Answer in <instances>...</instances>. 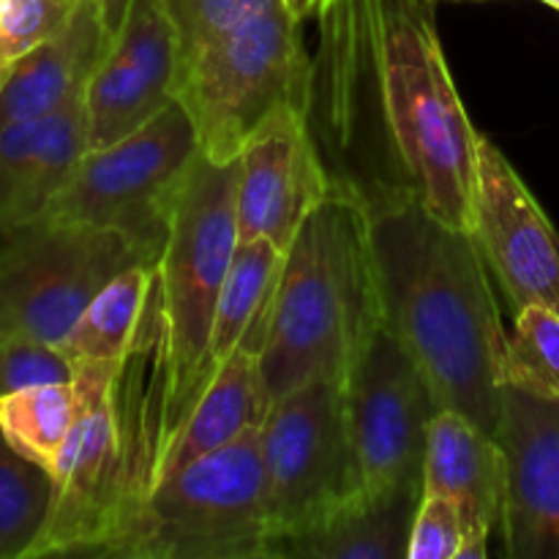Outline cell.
I'll use <instances>...</instances> for the list:
<instances>
[{
	"instance_id": "23",
	"label": "cell",
	"mask_w": 559,
	"mask_h": 559,
	"mask_svg": "<svg viewBox=\"0 0 559 559\" xmlns=\"http://www.w3.org/2000/svg\"><path fill=\"white\" fill-rule=\"evenodd\" d=\"M76 418V388L71 382L22 388L0 396V431L14 451L52 473Z\"/></svg>"
},
{
	"instance_id": "25",
	"label": "cell",
	"mask_w": 559,
	"mask_h": 559,
	"mask_svg": "<svg viewBox=\"0 0 559 559\" xmlns=\"http://www.w3.org/2000/svg\"><path fill=\"white\" fill-rule=\"evenodd\" d=\"M506 385L559 399V311L530 304L516 311L502 364Z\"/></svg>"
},
{
	"instance_id": "32",
	"label": "cell",
	"mask_w": 559,
	"mask_h": 559,
	"mask_svg": "<svg viewBox=\"0 0 559 559\" xmlns=\"http://www.w3.org/2000/svg\"><path fill=\"white\" fill-rule=\"evenodd\" d=\"M546 5H551V9H557L559 11V0H544Z\"/></svg>"
},
{
	"instance_id": "1",
	"label": "cell",
	"mask_w": 559,
	"mask_h": 559,
	"mask_svg": "<svg viewBox=\"0 0 559 559\" xmlns=\"http://www.w3.org/2000/svg\"><path fill=\"white\" fill-rule=\"evenodd\" d=\"M309 123L333 183L420 202L473 233L480 131L459 96L435 0H328Z\"/></svg>"
},
{
	"instance_id": "29",
	"label": "cell",
	"mask_w": 559,
	"mask_h": 559,
	"mask_svg": "<svg viewBox=\"0 0 559 559\" xmlns=\"http://www.w3.org/2000/svg\"><path fill=\"white\" fill-rule=\"evenodd\" d=\"M464 540L467 530L456 502L424 495L409 533L407 559H462Z\"/></svg>"
},
{
	"instance_id": "3",
	"label": "cell",
	"mask_w": 559,
	"mask_h": 559,
	"mask_svg": "<svg viewBox=\"0 0 559 559\" xmlns=\"http://www.w3.org/2000/svg\"><path fill=\"white\" fill-rule=\"evenodd\" d=\"M382 317L366 202L333 183L284 257L276 311L262 353L267 396L314 380H347Z\"/></svg>"
},
{
	"instance_id": "17",
	"label": "cell",
	"mask_w": 559,
	"mask_h": 559,
	"mask_svg": "<svg viewBox=\"0 0 559 559\" xmlns=\"http://www.w3.org/2000/svg\"><path fill=\"white\" fill-rule=\"evenodd\" d=\"M85 151L82 96L47 118L0 131V233L36 222Z\"/></svg>"
},
{
	"instance_id": "21",
	"label": "cell",
	"mask_w": 559,
	"mask_h": 559,
	"mask_svg": "<svg viewBox=\"0 0 559 559\" xmlns=\"http://www.w3.org/2000/svg\"><path fill=\"white\" fill-rule=\"evenodd\" d=\"M267 409H271V396H267L260 358L251 353H235L218 366L213 380L186 415L164 459L162 478L205 453L240 440L249 431L262 429Z\"/></svg>"
},
{
	"instance_id": "6",
	"label": "cell",
	"mask_w": 559,
	"mask_h": 559,
	"mask_svg": "<svg viewBox=\"0 0 559 559\" xmlns=\"http://www.w3.org/2000/svg\"><path fill=\"white\" fill-rule=\"evenodd\" d=\"M175 98L194 120L200 151L235 162L278 109L309 112L311 55L300 22L276 3L207 41L178 69Z\"/></svg>"
},
{
	"instance_id": "28",
	"label": "cell",
	"mask_w": 559,
	"mask_h": 559,
	"mask_svg": "<svg viewBox=\"0 0 559 559\" xmlns=\"http://www.w3.org/2000/svg\"><path fill=\"white\" fill-rule=\"evenodd\" d=\"M74 380V364L55 344L0 331V396L33 385Z\"/></svg>"
},
{
	"instance_id": "30",
	"label": "cell",
	"mask_w": 559,
	"mask_h": 559,
	"mask_svg": "<svg viewBox=\"0 0 559 559\" xmlns=\"http://www.w3.org/2000/svg\"><path fill=\"white\" fill-rule=\"evenodd\" d=\"M129 3L131 0H96L98 14H102V22L109 36H115L120 31V25L126 20V11H129Z\"/></svg>"
},
{
	"instance_id": "26",
	"label": "cell",
	"mask_w": 559,
	"mask_h": 559,
	"mask_svg": "<svg viewBox=\"0 0 559 559\" xmlns=\"http://www.w3.org/2000/svg\"><path fill=\"white\" fill-rule=\"evenodd\" d=\"M282 0H164L178 36V69L213 38L224 36L240 22L273 9Z\"/></svg>"
},
{
	"instance_id": "5",
	"label": "cell",
	"mask_w": 559,
	"mask_h": 559,
	"mask_svg": "<svg viewBox=\"0 0 559 559\" xmlns=\"http://www.w3.org/2000/svg\"><path fill=\"white\" fill-rule=\"evenodd\" d=\"M260 429L164 475L96 557L271 559Z\"/></svg>"
},
{
	"instance_id": "2",
	"label": "cell",
	"mask_w": 559,
	"mask_h": 559,
	"mask_svg": "<svg viewBox=\"0 0 559 559\" xmlns=\"http://www.w3.org/2000/svg\"><path fill=\"white\" fill-rule=\"evenodd\" d=\"M366 211L385 325L413 355L437 407L497 437L508 331L478 240L407 197L366 202Z\"/></svg>"
},
{
	"instance_id": "13",
	"label": "cell",
	"mask_w": 559,
	"mask_h": 559,
	"mask_svg": "<svg viewBox=\"0 0 559 559\" xmlns=\"http://www.w3.org/2000/svg\"><path fill=\"white\" fill-rule=\"evenodd\" d=\"M331 186L309 112L278 109L238 156L235 213L240 240H271L287 251Z\"/></svg>"
},
{
	"instance_id": "11",
	"label": "cell",
	"mask_w": 559,
	"mask_h": 559,
	"mask_svg": "<svg viewBox=\"0 0 559 559\" xmlns=\"http://www.w3.org/2000/svg\"><path fill=\"white\" fill-rule=\"evenodd\" d=\"M358 491L424 489L426 440L440 413L429 382L380 322L344 380Z\"/></svg>"
},
{
	"instance_id": "27",
	"label": "cell",
	"mask_w": 559,
	"mask_h": 559,
	"mask_svg": "<svg viewBox=\"0 0 559 559\" xmlns=\"http://www.w3.org/2000/svg\"><path fill=\"white\" fill-rule=\"evenodd\" d=\"M80 0H0V76L74 16Z\"/></svg>"
},
{
	"instance_id": "8",
	"label": "cell",
	"mask_w": 559,
	"mask_h": 559,
	"mask_svg": "<svg viewBox=\"0 0 559 559\" xmlns=\"http://www.w3.org/2000/svg\"><path fill=\"white\" fill-rule=\"evenodd\" d=\"M120 364H74L76 418L52 467V500L27 559L96 557L134 508V462L115 399Z\"/></svg>"
},
{
	"instance_id": "31",
	"label": "cell",
	"mask_w": 559,
	"mask_h": 559,
	"mask_svg": "<svg viewBox=\"0 0 559 559\" xmlns=\"http://www.w3.org/2000/svg\"><path fill=\"white\" fill-rule=\"evenodd\" d=\"M328 0H282L284 9L289 11V14L295 16V20L304 25L306 20H311V16H317L322 11V5H325Z\"/></svg>"
},
{
	"instance_id": "7",
	"label": "cell",
	"mask_w": 559,
	"mask_h": 559,
	"mask_svg": "<svg viewBox=\"0 0 559 559\" xmlns=\"http://www.w3.org/2000/svg\"><path fill=\"white\" fill-rule=\"evenodd\" d=\"M200 153L194 120L175 98L112 145L85 151L38 218L115 229L158 257L169 207Z\"/></svg>"
},
{
	"instance_id": "24",
	"label": "cell",
	"mask_w": 559,
	"mask_h": 559,
	"mask_svg": "<svg viewBox=\"0 0 559 559\" xmlns=\"http://www.w3.org/2000/svg\"><path fill=\"white\" fill-rule=\"evenodd\" d=\"M52 500V473L11 448L0 431V559H27Z\"/></svg>"
},
{
	"instance_id": "14",
	"label": "cell",
	"mask_w": 559,
	"mask_h": 559,
	"mask_svg": "<svg viewBox=\"0 0 559 559\" xmlns=\"http://www.w3.org/2000/svg\"><path fill=\"white\" fill-rule=\"evenodd\" d=\"M178 36L164 0H131L120 31L109 38L87 80V151L112 145L175 102Z\"/></svg>"
},
{
	"instance_id": "20",
	"label": "cell",
	"mask_w": 559,
	"mask_h": 559,
	"mask_svg": "<svg viewBox=\"0 0 559 559\" xmlns=\"http://www.w3.org/2000/svg\"><path fill=\"white\" fill-rule=\"evenodd\" d=\"M284 257L287 251L273 246L271 240L238 243L213 314L211 342L200 371V393L213 380L218 366L235 353H251L262 358L276 311Z\"/></svg>"
},
{
	"instance_id": "10",
	"label": "cell",
	"mask_w": 559,
	"mask_h": 559,
	"mask_svg": "<svg viewBox=\"0 0 559 559\" xmlns=\"http://www.w3.org/2000/svg\"><path fill=\"white\" fill-rule=\"evenodd\" d=\"M260 440L273 559L278 540L304 533L358 491L344 382L314 380L273 399Z\"/></svg>"
},
{
	"instance_id": "12",
	"label": "cell",
	"mask_w": 559,
	"mask_h": 559,
	"mask_svg": "<svg viewBox=\"0 0 559 559\" xmlns=\"http://www.w3.org/2000/svg\"><path fill=\"white\" fill-rule=\"evenodd\" d=\"M473 235L513 309L544 304L559 311V233L522 175L484 131Z\"/></svg>"
},
{
	"instance_id": "9",
	"label": "cell",
	"mask_w": 559,
	"mask_h": 559,
	"mask_svg": "<svg viewBox=\"0 0 559 559\" xmlns=\"http://www.w3.org/2000/svg\"><path fill=\"white\" fill-rule=\"evenodd\" d=\"M156 260L123 233L85 224L36 218L0 233V331L58 347L120 271Z\"/></svg>"
},
{
	"instance_id": "16",
	"label": "cell",
	"mask_w": 559,
	"mask_h": 559,
	"mask_svg": "<svg viewBox=\"0 0 559 559\" xmlns=\"http://www.w3.org/2000/svg\"><path fill=\"white\" fill-rule=\"evenodd\" d=\"M424 495L459 506L467 530L462 559L489 557V538L500 527L506 502V456L497 437L453 409H440L429 426Z\"/></svg>"
},
{
	"instance_id": "19",
	"label": "cell",
	"mask_w": 559,
	"mask_h": 559,
	"mask_svg": "<svg viewBox=\"0 0 559 559\" xmlns=\"http://www.w3.org/2000/svg\"><path fill=\"white\" fill-rule=\"evenodd\" d=\"M424 489L355 491L328 516L278 540L273 559H407Z\"/></svg>"
},
{
	"instance_id": "4",
	"label": "cell",
	"mask_w": 559,
	"mask_h": 559,
	"mask_svg": "<svg viewBox=\"0 0 559 559\" xmlns=\"http://www.w3.org/2000/svg\"><path fill=\"white\" fill-rule=\"evenodd\" d=\"M238 158L197 156L169 207L167 240L158 254V371H162V478L164 459L200 399V371L211 342L213 314L240 243ZM158 484V480H156Z\"/></svg>"
},
{
	"instance_id": "18",
	"label": "cell",
	"mask_w": 559,
	"mask_h": 559,
	"mask_svg": "<svg viewBox=\"0 0 559 559\" xmlns=\"http://www.w3.org/2000/svg\"><path fill=\"white\" fill-rule=\"evenodd\" d=\"M109 38L96 0H80L63 31L0 76V131L47 118L82 96Z\"/></svg>"
},
{
	"instance_id": "15",
	"label": "cell",
	"mask_w": 559,
	"mask_h": 559,
	"mask_svg": "<svg viewBox=\"0 0 559 559\" xmlns=\"http://www.w3.org/2000/svg\"><path fill=\"white\" fill-rule=\"evenodd\" d=\"M502 540L511 559H559V399L502 388Z\"/></svg>"
},
{
	"instance_id": "22",
	"label": "cell",
	"mask_w": 559,
	"mask_h": 559,
	"mask_svg": "<svg viewBox=\"0 0 559 559\" xmlns=\"http://www.w3.org/2000/svg\"><path fill=\"white\" fill-rule=\"evenodd\" d=\"M158 260L136 262L120 271L96 298L87 304L80 320L71 325L60 353L71 364H118L142 336L156 309Z\"/></svg>"
}]
</instances>
